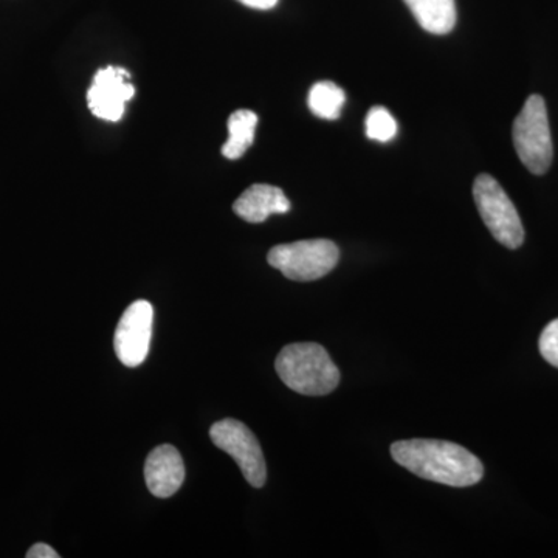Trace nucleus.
<instances>
[{
	"instance_id": "f257e3e1",
	"label": "nucleus",
	"mask_w": 558,
	"mask_h": 558,
	"mask_svg": "<svg viewBox=\"0 0 558 558\" xmlns=\"http://www.w3.org/2000/svg\"><path fill=\"white\" fill-rule=\"evenodd\" d=\"M391 457L418 478L446 486H475L484 476L480 458L449 440H398L391 446Z\"/></svg>"
},
{
	"instance_id": "f03ea898",
	"label": "nucleus",
	"mask_w": 558,
	"mask_h": 558,
	"mask_svg": "<svg viewBox=\"0 0 558 558\" xmlns=\"http://www.w3.org/2000/svg\"><path fill=\"white\" fill-rule=\"evenodd\" d=\"M275 368L286 387L299 395H330L340 384L339 368L317 343L288 344L279 352Z\"/></svg>"
},
{
	"instance_id": "7ed1b4c3",
	"label": "nucleus",
	"mask_w": 558,
	"mask_h": 558,
	"mask_svg": "<svg viewBox=\"0 0 558 558\" xmlns=\"http://www.w3.org/2000/svg\"><path fill=\"white\" fill-rule=\"evenodd\" d=\"M513 145L521 163L532 174L542 175L553 163L548 109L539 95H531L513 123Z\"/></svg>"
},
{
	"instance_id": "20e7f679",
	"label": "nucleus",
	"mask_w": 558,
	"mask_h": 558,
	"mask_svg": "<svg viewBox=\"0 0 558 558\" xmlns=\"http://www.w3.org/2000/svg\"><path fill=\"white\" fill-rule=\"evenodd\" d=\"M340 259V250L329 240H307L277 245L267 260L292 281L307 282L326 277Z\"/></svg>"
},
{
	"instance_id": "39448f33",
	"label": "nucleus",
	"mask_w": 558,
	"mask_h": 558,
	"mask_svg": "<svg viewBox=\"0 0 558 558\" xmlns=\"http://www.w3.org/2000/svg\"><path fill=\"white\" fill-rule=\"evenodd\" d=\"M473 197L492 236L505 247H521L524 242L523 223L515 205L497 180L488 174L478 175L473 183Z\"/></svg>"
},
{
	"instance_id": "423d86ee",
	"label": "nucleus",
	"mask_w": 558,
	"mask_h": 558,
	"mask_svg": "<svg viewBox=\"0 0 558 558\" xmlns=\"http://www.w3.org/2000/svg\"><path fill=\"white\" fill-rule=\"evenodd\" d=\"M209 438L238 462L250 486L260 488L266 484V459L258 439L247 425L236 418H222L209 428Z\"/></svg>"
},
{
	"instance_id": "0eeeda50",
	"label": "nucleus",
	"mask_w": 558,
	"mask_h": 558,
	"mask_svg": "<svg viewBox=\"0 0 558 558\" xmlns=\"http://www.w3.org/2000/svg\"><path fill=\"white\" fill-rule=\"evenodd\" d=\"M154 310L149 301H134L121 315L113 336L117 357L128 368H137L148 357Z\"/></svg>"
},
{
	"instance_id": "6e6552de",
	"label": "nucleus",
	"mask_w": 558,
	"mask_h": 558,
	"mask_svg": "<svg viewBox=\"0 0 558 558\" xmlns=\"http://www.w3.org/2000/svg\"><path fill=\"white\" fill-rule=\"evenodd\" d=\"M135 95L130 83V72L121 68L98 70L87 92V102L95 117L106 121H119L124 113V105Z\"/></svg>"
},
{
	"instance_id": "1a4fd4ad",
	"label": "nucleus",
	"mask_w": 558,
	"mask_h": 558,
	"mask_svg": "<svg viewBox=\"0 0 558 558\" xmlns=\"http://www.w3.org/2000/svg\"><path fill=\"white\" fill-rule=\"evenodd\" d=\"M145 481L154 497L170 498L178 494L185 481V464L175 447H156L148 454L145 464Z\"/></svg>"
},
{
	"instance_id": "9d476101",
	"label": "nucleus",
	"mask_w": 558,
	"mask_h": 558,
	"mask_svg": "<svg viewBox=\"0 0 558 558\" xmlns=\"http://www.w3.org/2000/svg\"><path fill=\"white\" fill-rule=\"evenodd\" d=\"M234 213L250 223H260L271 215H284L290 211V202L278 186H250L238 197L233 205Z\"/></svg>"
},
{
	"instance_id": "9b49d317",
	"label": "nucleus",
	"mask_w": 558,
	"mask_h": 558,
	"mask_svg": "<svg viewBox=\"0 0 558 558\" xmlns=\"http://www.w3.org/2000/svg\"><path fill=\"white\" fill-rule=\"evenodd\" d=\"M418 25L433 35H447L457 24L454 0H403Z\"/></svg>"
},
{
	"instance_id": "f8f14e48",
	"label": "nucleus",
	"mask_w": 558,
	"mask_h": 558,
	"mask_svg": "<svg viewBox=\"0 0 558 558\" xmlns=\"http://www.w3.org/2000/svg\"><path fill=\"white\" fill-rule=\"evenodd\" d=\"M258 116L252 110L241 109L231 113L229 119V140L222 146V154L230 160H238L247 153L255 140Z\"/></svg>"
},
{
	"instance_id": "ddd939ff",
	"label": "nucleus",
	"mask_w": 558,
	"mask_h": 558,
	"mask_svg": "<svg viewBox=\"0 0 558 558\" xmlns=\"http://www.w3.org/2000/svg\"><path fill=\"white\" fill-rule=\"evenodd\" d=\"M310 109L319 119L337 120L347 102L343 89L330 81H319L310 92Z\"/></svg>"
},
{
	"instance_id": "4468645a",
	"label": "nucleus",
	"mask_w": 558,
	"mask_h": 558,
	"mask_svg": "<svg viewBox=\"0 0 558 558\" xmlns=\"http://www.w3.org/2000/svg\"><path fill=\"white\" fill-rule=\"evenodd\" d=\"M398 134V123L395 117L389 113L388 109L376 106L368 112L366 117V135L376 142H389Z\"/></svg>"
},
{
	"instance_id": "2eb2a0df",
	"label": "nucleus",
	"mask_w": 558,
	"mask_h": 558,
	"mask_svg": "<svg viewBox=\"0 0 558 558\" xmlns=\"http://www.w3.org/2000/svg\"><path fill=\"white\" fill-rule=\"evenodd\" d=\"M539 354L550 365L558 368V318L550 322L545 329L538 341Z\"/></svg>"
},
{
	"instance_id": "dca6fc26",
	"label": "nucleus",
	"mask_w": 558,
	"mask_h": 558,
	"mask_svg": "<svg viewBox=\"0 0 558 558\" xmlns=\"http://www.w3.org/2000/svg\"><path fill=\"white\" fill-rule=\"evenodd\" d=\"M27 558H60V554L57 553L51 546L46 543H36L33 545L28 553L25 554Z\"/></svg>"
},
{
	"instance_id": "f3484780",
	"label": "nucleus",
	"mask_w": 558,
	"mask_h": 558,
	"mask_svg": "<svg viewBox=\"0 0 558 558\" xmlns=\"http://www.w3.org/2000/svg\"><path fill=\"white\" fill-rule=\"evenodd\" d=\"M248 9L271 10L277 7L278 0H240Z\"/></svg>"
}]
</instances>
